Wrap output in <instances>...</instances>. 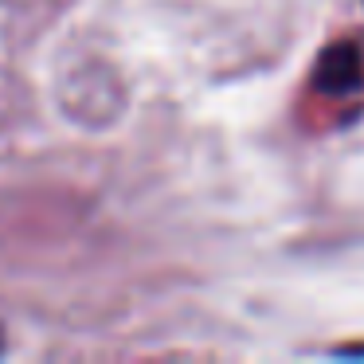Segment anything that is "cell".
Segmentation results:
<instances>
[{
	"mask_svg": "<svg viewBox=\"0 0 364 364\" xmlns=\"http://www.w3.org/2000/svg\"><path fill=\"white\" fill-rule=\"evenodd\" d=\"M364 87V55L356 43L341 40V43H329L321 51L314 67V90L329 98H345V95H356Z\"/></svg>",
	"mask_w": 364,
	"mask_h": 364,
	"instance_id": "cell-1",
	"label": "cell"
}]
</instances>
